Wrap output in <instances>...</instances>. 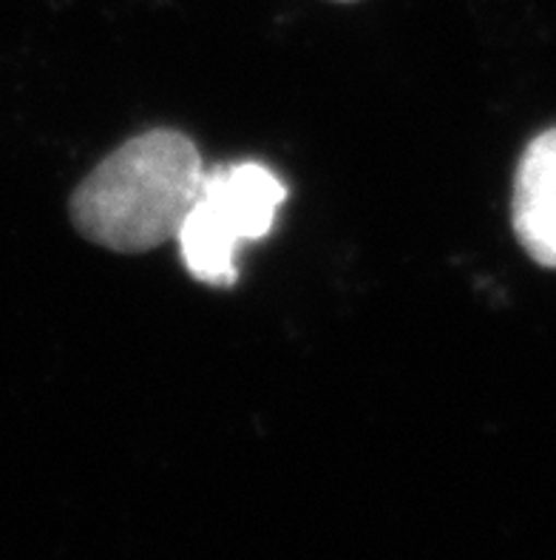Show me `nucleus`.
Returning <instances> with one entry per match:
<instances>
[{"label": "nucleus", "instance_id": "nucleus-1", "mask_svg": "<svg viewBox=\"0 0 556 560\" xmlns=\"http://www.w3.org/2000/svg\"><path fill=\"white\" fill-rule=\"evenodd\" d=\"M202 179L193 140L174 128H154L122 142L78 185L71 222L85 240L117 254L159 248L177 240Z\"/></svg>", "mask_w": 556, "mask_h": 560}, {"label": "nucleus", "instance_id": "nucleus-2", "mask_svg": "<svg viewBox=\"0 0 556 560\" xmlns=\"http://www.w3.org/2000/svg\"><path fill=\"white\" fill-rule=\"evenodd\" d=\"M511 222L525 254L556 268V128L531 140L517 165Z\"/></svg>", "mask_w": 556, "mask_h": 560}, {"label": "nucleus", "instance_id": "nucleus-3", "mask_svg": "<svg viewBox=\"0 0 556 560\" xmlns=\"http://www.w3.org/2000/svg\"><path fill=\"white\" fill-rule=\"evenodd\" d=\"M202 197L222 213L241 242H253L273 231L287 188L264 165L239 163L204 174Z\"/></svg>", "mask_w": 556, "mask_h": 560}, {"label": "nucleus", "instance_id": "nucleus-4", "mask_svg": "<svg viewBox=\"0 0 556 560\" xmlns=\"http://www.w3.org/2000/svg\"><path fill=\"white\" fill-rule=\"evenodd\" d=\"M177 240L185 268L193 273V279L213 288H227L236 282L239 277L236 254H239L241 240L233 234V228L202 194L185 217Z\"/></svg>", "mask_w": 556, "mask_h": 560}, {"label": "nucleus", "instance_id": "nucleus-5", "mask_svg": "<svg viewBox=\"0 0 556 560\" xmlns=\"http://www.w3.org/2000/svg\"><path fill=\"white\" fill-rule=\"evenodd\" d=\"M339 3H353V0H339Z\"/></svg>", "mask_w": 556, "mask_h": 560}]
</instances>
